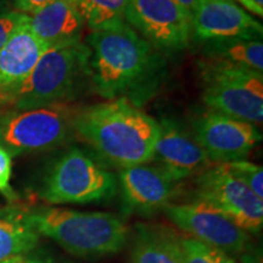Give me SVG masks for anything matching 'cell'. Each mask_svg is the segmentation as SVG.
<instances>
[{
  "instance_id": "obj_1",
  "label": "cell",
  "mask_w": 263,
  "mask_h": 263,
  "mask_svg": "<svg viewBox=\"0 0 263 263\" xmlns=\"http://www.w3.org/2000/svg\"><path fill=\"white\" fill-rule=\"evenodd\" d=\"M87 45L90 49V81L99 95L108 100L124 98L132 101V98L151 91L161 60L126 21L91 32Z\"/></svg>"
},
{
  "instance_id": "obj_2",
  "label": "cell",
  "mask_w": 263,
  "mask_h": 263,
  "mask_svg": "<svg viewBox=\"0 0 263 263\" xmlns=\"http://www.w3.org/2000/svg\"><path fill=\"white\" fill-rule=\"evenodd\" d=\"M159 130L156 120L124 98L85 108L74 118V133L121 170L153 161Z\"/></svg>"
},
{
  "instance_id": "obj_3",
  "label": "cell",
  "mask_w": 263,
  "mask_h": 263,
  "mask_svg": "<svg viewBox=\"0 0 263 263\" xmlns=\"http://www.w3.org/2000/svg\"><path fill=\"white\" fill-rule=\"evenodd\" d=\"M29 221L38 234L54 239L78 257L98 258L116 254L128 238L127 226L111 213L50 207L29 212Z\"/></svg>"
},
{
  "instance_id": "obj_4",
  "label": "cell",
  "mask_w": 263,
  "mask_h": 263,
  "mask_svg": "<svg viewBox=\"0 0 263 263\" xmlns=\"http://www.w3.org/2000/svg\"><path fill=\"white\" fill-rule=\"evenodd\" d=\"M89 61L90 49L82 42L49 49L8 105L25 111L67 103L90 80Z\"/></svg>"
},
{
  "instance_id": "obj_5",
  "label": "cell",
  "mask_w": 263,
  "mask_h": 263,
  "mask_svg": "<svg viewBox=\"0 0 263 263\" xmlns=\"http://www.w3.org/2000/svg\"><path fill=\"white\" fill-rule=\"evenodd\" d=\"M116 192V177L103 160L90 151L72 146L49 166L39 196L49 203H88L111 199Z\"/></svg>"
},
{
  "instance_id": "obj_6",
  "label": "cell",
  "mask_w": 263,
  "mask_h": 263,
  "mask_svg": "<svg viewBox=\"0 0 263 263\" xmlns=\"http://www.w3.org/2000/svg\"><path fill=\"white\" fill-rule=\"evenodd\" d=\"M74 111L65 104L0 112V145L11 156L61 146L74 134Z\"/></svg>"
},
{
  "instance_id": "obj_7",
  "label": "cell",
  "mask_w": 263,
  "mask_h": 263,
  "mask_svg": "<svg viewBox=\"0 0 263 263\" xmlns=\"http://www.w3.org/2000/svg\"><path fill=\"white\" fill-rule=\"evenodd\" d=\"M201 76L207 106L245 122H262L263 72L203 59Z\"/></svg>"
},
{
  "instance_id": "obj_8",
  "label": "cell",
  "mask_w": 263,
  "mask_h": 263,
  "mask_svg": "<svg viewBox=\"0 0 263 263\" xmlns=\"http://www.w3.org/2000/svg\"><path fill=\"white\" fill-rule=\"evenodd\" d=\"M124 21L153 48L179 51L193 34V15L173 0H128Z\"/></svg>"
},
{
  "instance_id": "obj_9",
  "label": "cell",
  "mask_w": 263,
  "mask_h": 263,
  "mask_svg": "<svg viewBox=\"0 0 263 263\" xmlns=\"http://www.w3.org/2000/svg\"><path fill=\"white\" fill-rule=\"evenodd\" d=\"M195 184L200 201L215 206L246 232L261 230L262 199L230 172L226 163L207 167L197 174Z\"/></svg>"
},
{
  "instance_id": "obj_10",
  "label": "cell",
  "mask_w": 263,
  "mask_h": 263,
  "mask_svg": "<svg viewBox=\"0 0 263 263\" xmlns=\"http://www.w3.org/2000/svg\"><path fill=\"white\" fill-rule=\"evenodd\" d=\"M166 216L190 238L223 252L244 251L249 244L248 232L236 226L228 216L203 201L163 207Z\"/></svg>"
},
{
  "instance_id": "obj_11",
  "label": "cell",
  "mask_w": 263,
  "mask_h": 263,
  "mask_svg": "<svg viewBox=\"0 0 263 263\" xmlns=\"http://www.w3.org/2000/svg\"><path fill=\"white\" fill-rule=\"evenodd\" d=\"M193 134L210 161L229 163L244 160L262 140L255 124L226 116L219 112H205L192 123Z\"/></svg>"
},
{
  "instance_id": "obj_12",
  "label": "cell",
  "mask_w": 263,
  "mask_h": 263,
  "mask_svg": "<svg viewBox=\"0 0 263 263\" xmlns=\"http://www.w3.org/2000/svg\"><path fill=\"white\" fill-rule=\"evenodd\" d=\"M159 124L153 161H157V166L174 182L200 174L209 167L211 161L196 141L193 132L172 118H164Z\"/></svg>"
},
{
  "instance_id": "obj_13",
  "label": "cell",
  "mask_w": 263,
  "mask_h": 263,
  "mask_svg": "<svg viewBox=\"0 0 263 263\" xmlns=\"http://www.w3.org/2000/svg\"><path fill=\"white\" fill-rule=\"evenodd\" d=\"M192 15L193 34L199 41L230 38L262 41V25L234 0H200Z\"/></svg>"
},
{
  "instance_id": "obj_14",
  "label": "cell",
  "mask_w": 263,
  "mask_h": 263,
  "mask_svg": "<svg viewBox=\"0 0 263 263\" xmlns=\"http://www.w3.org/2000/svg\"><path fill=\"white\" fill-rule=\"evenodd\" d=\"M176 183L162 168L154 164H136L120 172L121 197L127 212L153 213L170 203Z\"/></svg>"
},
{
  "instance_id": "obj_15",
  "label": "cell",
  "mask_w": 263,
  "mask_h": 263,
  "mask_svg": "<svg viewBox=\"0 0 263 263\" xmlns=\"http://www.w3.org/2000/svg\"><path fill=\"white\" fill-rule=\"evenodd\" d=\"M48 50L47 45L29 29L28 21L0 48V108L8 105L12 94L27 80Z\"/></svg>"
},
{
  "instance_id": "obj_16",
  "label": "cell",
  "mask_w": 263,
  "mask_h": 263,
  "mask_svg": "<svg viewBox=\"0 0 263 263\" xmlns=\"http://www.w3.org/2000/svg\"><path fill=\"white\" fill-rule=\"evenodd\" d=\"M28 27L51 49L82 42L84 21L72 0H58L29 15Z\"/></svg>"
},
{
  "instance_id": "obj_17",
  "label": "cell",
  "mask_w": 263,
  "mask_h": 263,
  "mask_svg": "<svg viewBox=\"0 0 263 263\" xmlns=\"http://www.w3.org/2000/svg\"><path fill=\"white\" fill-rule=\"evenodd\" d=\"M38 238L28 211L18 207L0 209V262L31 251Z\"/></svg>"
},
{
  "instance_id": "obj_18",
  "label": "cell",
  "mask_w": 263,
  "mask_h": 263,
  "mask_svg": "<svg viewBox=\"0 0 263 263\" xmlns=\"http://www.w3.org/2000/svg\"><path fill=\"white\" fill-rule=\"evenodd\" d=\"M130 263H183L179 236L171 230L138 226Z\"/></svg>"
},
{
  "instance_id": "obj_19",
  "label": "cell",
  "mask_w": 263,
  "mask_h": 263,
  "mask_svg": "<svg viewBox=\"0 0 263 263\" xmlns=\"http://www.w3.org/2000/svg\"><path fill=\"white\" fill-rule=\"evenodd\" d=\"M207 60L263 72V44L259 39L230 38L206 42Z\"/></svg>"
},
{
  "instance_id": "obj_20",
  "label": "cell",
  "mask_w": 263,
  "mask_h": 263,
  "mask_svg": "<svg viewBox=\"0 0 263 263\" xmlns=\"http://www.w3.org/2000/svg\"><path fill=\"white\" fill-rule=\"evenodd\" d=\"M91 31L124 22L128 0H72Z\"/></svg>"
},
{
  "instance_id": "obj_21",
  "label": "cell",
  "mask_w": 263,
  "mask_h": 263,
  "mask_svg": "<svg viewBox=\"0 0 263 263\" xmlns=\"http://www.w3.org/2000/svg\"><path fill=\"white\" fill-rule=\"evenodd\" d=\"M230 172L241 180L245 185L254 192L258 197H263V168L262 166L248 162L245 160L226 163Z\"/></svg>"
},
{
  "instance_id": "obj_22",
  "label": "cell",
  "mask_w": 263,
  "mask_h": 263,
  "mask_svg": "<svg viewBox=\"0 0 263 263\" xmlns=\"http://www.w3.org/2000/svg\"><path fill=\"white\" fill-rule=\"evenodd\" d=\"M27 21L28 15L10 8L5 2L0 3V48Z\"/></svg>"
},
{
  "instance_id": "obj_23",
  "label": "cell",
  "mask_w": 263,
  "mask_h": 263,
  "mask_svg": "<svg viewBox=\"0 0 263 263\" xmlns=\"http://www.w3.org/2000/svg\"><path fill=\"white\" fill-rule=\"evenodd\" d=\"M183 263H215L207 255L205 245L193 238H179Z\"/></svg>"
},
{
  "instance_id": "obj_24",
  "label": "cell",
  "mask_w": 263,
  "mask_h": 263,
  "mask_svg": "<svg viewBox=\"0 0 263 263\" xmlns=\"http://www.w3.org/2000/svg\"><path fill=\"white\" fill-rule=\"evenodd\" d=\"M9 151L0 145V193L4 194L6 197L12 199L15 194L10 188V177H11L12 160Z\"/></svg>"
},
{
  "instance_id": "obj_25",
  "label": "cell",
  "mask_w": 263,
  "mask_h": 263,
  "mask_svg": "<svg viewBox=\"0 0 263 263\" xmlns=\"http://www.w3.org/2000/svg\"><path fill=\"white\" fill-rule=\"evenodd\" d=\"M58 0H12V8L26 15H33Z\"/></svg>"
},
{
  "instance_id": "obj_26",
  "label": "cell",
  "mask_w": 263,
  "mask_h": 263,
  "mask_svg": "<svg viewBox=\"0 0 263 263\" xmlns=\"http://www.w3.org/2000/svg\"><path fill=\"white\" fill-rule=\"evenodd\" d=\"M205 249L207 255L210 256V258H211L215 263H235L232 258H229L228 256H227L226 252L221 251V250H217L207 245H205Z\"/></svg>"
},
{
  "instance_id": "obj_27",
  "label": "cell",
  "mask_w": 263,
  "mask_h": 263,
  "mask_svg": "<svg viewBox=\"0 0 263 263\" xmlns=\"http://www.w3.org/2000/svg\"><path fill=\"white\" fill-rule=\"evenodd\" d=\"M238 2L244 6L245 9L250 10L252 14L259 16H263V0H238Z\"/></svg>"
},
{
  "instance_id": "obj_28",
  "label": "cell",
  "mask_w": 263,
  "mask_h": 263,
  "mask_svg": "<svg viewBox=\"0 0 263 263\" xmlns=\"http://www.w3.org/2000/svg\"><path fill=\"white\" fill-rule=\"evenodd\" d=\"M173 2L177 3V4L180 6H183V8H185L186 10H189L193 14V11L195 10L200 0H173Z\"/></svg>"
},
{
  "instance_id": "obj_29",
  "label": "cell",
  "mask_w": 263,
  "mask_h": 263,
  "mask_svg": "<svg viewBox=\"0 0 263 263\" xmlns=\"http://www.w3.org/2000/svg\"><path fill=\"white\" fill-rule=\"evenodd\" d=\"M0 263H35V262L29 261V259L22 257V256H15V257L8 258V259H5V261H3Z\"/></svg>"
},
{
  "instance_id": "obj_30",
  "label": "cell",
  "mask_w": 263,
  "mask_h": 263,
  "mask_svg": "<svg viewBox=\"0 0 263 263\" xmlns=\"http://www.w3.org/2000/svg\"><path fill=\"white\" fill-rule=\"evenodd\" d=\"M3 2H5V0H0V3H3Z\"/></svg>"
},
{
  "instance_id": "obj_31",
  "label": "cell",
  "mask_w": 263,
  "mask_h": 263,
  "mask_svg": "<svg viewBox=\"0 0 263 263\" xmlns=\"http://www.w3.org/2000/svg\"><path fill=\"white\" fill-rule=\"evenodd\" d=\"M0 112H2V108H0Z\"/></svg>"
}]
</instances>
